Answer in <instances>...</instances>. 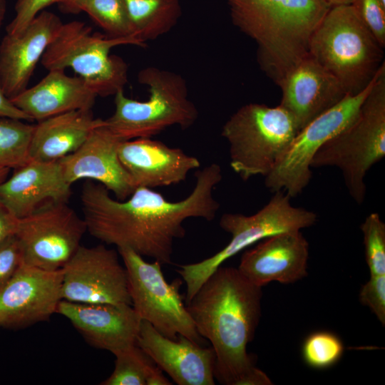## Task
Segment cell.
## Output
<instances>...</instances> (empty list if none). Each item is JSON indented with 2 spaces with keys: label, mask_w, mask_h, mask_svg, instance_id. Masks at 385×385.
<instances>
[{
  "label": "cell",
  "mask_w": 385,
  "mask_h": 385,
  "mask_svg": "<svg viewBox=\"0 0 385 385\" xmlns=\"http://www.w3.org/2000/svg\"><path fill=\"white\" fill-rule=\"evenodd\" d=\"M195 175L193 190L177 202L143 187L119 200L101 183L85 182L80 199L87 231L107 245L170 264L175 240L185 235L184 222L189 218L212 221L220 208L213 190L222 178L220 166L212 163Z\"/></svg>",
  "instance_id": "obj_1"
},
{
  "label": "cell",
  "mask_w": 385,
  "mask_h": 385,
  "mask_svg": "<svg viewBox=\"0 0 385 385\" xmlns=\"http://www.w3.org/2000/svg\"><path fill=\"white\" fill-rule=\"evenodd\" d=\"M262 297V287L237 268L221 265L186 304L197 332L214 349V376L220 384H272L247 351L260 319Z\"/></svg>",
  "instance_id": "obj_2"
},
{
  "label": "cell",
  "mask_w": 385,
  "mask_h": 385,
  "mask_svg": "<svg viewBox=\"0 0 385 385\" xmlns=\"http://www.w3.org/2000/svg\"><path fill=\"white\" fill-rule=\"evenodd\" d=\"M233 24L258 46L262 69L278 83L308 56L311 37L331 8L326 0H227Z\"/></svg>",
  "instance_id": "obj_3"
},
{
  "label": "cell",
  "mask_w": 385,
  "mask_h": 385,
  "mask_svg": "<svg viewBox=\"0 0 385 385\" xmlns=\"http://www.w3.org/2000/svg\"><path fill=\"white\" fill-rule=\"evenodd\" d=\"M383 47L352 5L332 6L313 33L309 54L342 85L362 91L384 63Z\"/></svg>",
  "instance_id": "obj_4"
},
{
  "label": "cell",
  "mask_w": 385,
  "mask_h": 385,
  "mask_svg": "<svg viewBox=\"0 0 385 385\" xmlns=\"http://www.w3.org/2000/svg\"><path fill=\"white\" fill-rule=\"evenodd\" d=\"M384 155L385 67L354 121L319 149L310 166L339 168L350 196L361 205L366 193V175Z\"/></svg>",
  "instance_id": "obj_5"
},
{
  "label": "cell",
  "mask_w": 385,
  "mask_h": 385,
  "mask_svg": "<svg viewBox=\"0 0 385 385\" xmlns=\"http://www.w3.org/2000/svg\"><path fill=\"white\" fill-rule=\"evenodd\" d=\"M138 78L148 86L149 98L138 101L119 91L115 95V111L105 120L106 128L120 141L151 138L173 125L188 128L197 120L198 111L181 76L147 67Z\"/></svg>",
  "instance_id": "obj_6"
},
{
  "label": "cell",
  "mask_w": 385,
  "mask_h": 385,
  "mask_svg": "<svg viewBox=\"0 0 385 385\" xmlns=\"http://www.w3.org/2000/svg\"><path fill=\"white\" fill-rule=\"evenodd\" d=\"M300 130L293 115L279 105L249 103L225 122L221 135L230 145V163L242 180L266 176Z\"/></svg>",
  "instance_id": "obj_7"
},
{
  "label": "cell",
  "mask_w": 385,
  "mask_h": 385,
  "mask_svg": "<svg viewBox=\"0 0 385 385\" xmlns=\"http://www.w3.org/2000/svg\"><path fill=\"white\" fill-rule=\"evenodd\" d=\"M120 45L145 46L135 36L112 38L93 33L84 22L63 24L43 53L41 63L48 71L72 68L98 96L115 95L128 80V66L123 58L110 55Z\"/></svg>",
  "instance_id": "obj_8"
},
{
  "label": "cell",
  "mask_w": 385,
  "mask_h": 385,
  "mask_svg": "<svg viewBox=\"0 0 385 385\" xmlns=\"http://www.w3.org/2000/svg\"><path fill=\"white\" fill-rule=\"evenodd\" d=\"M290 198L287 193L277 191L254 215L225 213L221 216L219 225L230 234L229 243L214 255L197 262L180 265L177 270L186 284V304L218 267L240 251L272 235L300 231L316 222L317 215L314 212L293 206Z\"/></svg>",
  "instance_id": "obj_9"
},
{
  "label": "cell",
  "mask_w": 385,
  "mask_h": 385,
  "mask_svg": "<svg viewBox=\"0 0 385 385\" xmlns=\"http://www.w3.org/2000/svg\"><path fill=\"white\" fill-rule=\"evenodd\" d=\"M118 252L127 272L132 307L141 320L170 339L181 335L203 344L205 339L197 332L179 292L182 280L168 283L158 261L148 262L128 247L118 248Z\"/></svg>",
  "instance_id": "obj_10"
},
{
  "label": "cell",
  "mask_w": 385,
  "mask_h": 385,
  "mask_svg": "<svg viewBox=\"0 0 385 385\" xmlns=\"http://www.w3.org/2000/svg\"><path fill=\"white\" fill-rule=\"evenodd\" d=\"M382 65L371 83L360 93L347 94L337 105L302 128L271 172L265 176L266 187L284 191L290 197L300 194L312 178L311 161L329 140L349 125L371 91Z\"/></svg>",
  "instance_id": "obj_11"
},
{
  "label": "cell",
  "mask_w": 385,
  "mask_h": 385,
  "mask_svg": "<svg viewBox=\"0 0 385 385\" xmlns=\"http://www.w3.org/2000/svg\"><path fill=\"white\" fill-rule=\"evenodd\" d=\"M87 231L68 202L50 200L19 219L16 236L22 264L41 270L61 269L81 246Z\"/></svg>",
  "instance_id": "obj_12"
},
{
  "label": "cell",
  "mask_w": 385,
  "mask_h": 385,
  "mask_svg": "<svg viewBox=\"0 0 385 385\" xmlns=\"http://www.w3.org/2000/svg\"><path fill=\"white\" fill-rule=\"evenodd\" d=\"M119 253L103 245L80 246L61 268L63 300L132 305L127 272Z\"/></svg>",
  "instance_id": "obj_13"
},
{
  "label": "cell",
  "mask_w": 385,
  "mask_h": 385,
  "mask_svg": "<svg viewBox=\"0 0 385 385\" xmlns=\"http://www.w3.org/2000/svg\"><path fill=\"white\" fill-rule=\"evenodd\" d=\"M62 270L48 271L21 263L0 290V327H26L56 313L61 297Z\"/></svg>",
  "instance_id": "obj_14"
},
{
  "label": "cell",
  "mask_w": 385,
  "mask_h": 385,
  "mask_svg": "<svg viewBox=\"0 0 385 385\" xmlns=\"http://www.w3.org/2000/svg\"><path fill=\"white\" fill-rule=\"evenodd\" d=\"M104 123L96 128L76 151L59 159L66 180L73 185L81 179L96 181L119 200L135 190L131 178L118 157L120 143Z\"/></svg>",
  "instance_id": "obj_15"
},
{
  "label": "cell",
  "mask_w": 385,
  "mask_h": 385,
  "mask_svg": "<svg viewBox=\"0 0 385 385\" xmlns=\"http://www.w3.org/2000/svg\"><path fill=\"white\" fill-rule=\"evenodd\" d=\"M135 344L178 385H214L215 361L212 347H203L184 336L176 340L160 334L141 320Z\"/></svg>",
  "instance_id": "obj_16"
},
{
  "label": "cell",
  "mask_w": 385,
  "mask_h": 385,
  "mask_svg": "<svg viewBox=\"0 0 385 385\" xmlns=\"http://www.w3.org/2000/svg\"><path fill=\"white\" fill-rule=\"evenodd\" d=\"M308 258L309 243L301 231L285 232L246 250L237 269L260 287L271 282L291 284L307 275Z\"/></svg>",
  "instance_id": "obj_17"
},
{
  "label": "cell",
  "mask_w": 385,
  "mask_h": 385,
  "mask_svg": "<svg viewBox=\"0 0 385 385\" xmlns=\"http://www.w3.org/2000/svg\"><path fill=\"white\" fill-rule=\"evenodd\" d=\"M63 24L43 11L19 35L6 34L0 43V86L9 99L27 88L35 68Z\"/></svg>",
  "instance_id": "obj_18"
},
{
  "label": "cell",
  "mask_w": 385,
  "mask_h": 385,
  "mask_svg": "<svg viewBox=\"0 0 385 385\" xmlns=\"http://www.w3.org/2000/svg\"><path fill=\"white\" fill-rule=\"evenodd\" d=\"M56 313L66 317L92 346L113 353L135 344L141 319L130 304L61 300Z\"/></svg>",
  "instance_id": "obj_19"
},
{
  "label": "cell",
  "mask_w": 385,
  "mask_h": 385,
  "mask_svg": "<svg viewBox=\"0 0 385 385\" xmlns=\"http://www.w3.org/2000/svg\"><path fill=\"white\" fill-rule=\"evenodd\" d=\"M278 85L282 92L279 105L293 115L300 130L347 95L340 82L309 55Z\"/></svg>",
  "instance_id": "obj_20"
},
{
  "label": "cell",
  "mask_w": 385,
  "mask_h": 385,
  "mask_svg": "<svg viewBox=\"0 0 385 385\" xmlns=\"http://www.w3.org/2000/svg\"><path fill=\"white\" fill-rule=\"evenodd\" d=\"M118 153L135 189H153L180 183L191 170L200 166L196 157L151 138L122 141Z\"/></svg>",
  "instance_id": "obj_21"
},
{
  "label": "cell",
  "mask_w": 385,
  "mask_h": 385,
  "mask_svg": "<svg viewBox=\"0 0 385 385\" xmlns=\"http://www.w3.org/2000/svg\"><path fill=\"white\" fill-rule=\"evenodd\" d=\"M0 184V201L18 219L50 200L68 202L71 185L57 161L29 160Z\"/></svg>",
  "instance_id": "obj_22"
},
{
  "label": "cell",
  "mask_w": 385,
  "mask_h": 385,
  "mask_svg": "<svg viewBox=\"0 0 385 385\" xmlns=\"http://www.w3.org/2000/svg\"><path fill=\"white\" fill-rule=\"evenodd\" d=\"M97 96L81 77L53 69L37 84L10 100L32 120L40 121L71 111L91 109Z\"/></svg>",
  "instance_id": "obj_23"
},
{
  "label": "cell",
  "mask_w": 385,
  "mask_h": 385,
  "mask_svg": "<svg viewBox=\"0 0 385 385\" xmlns=\"http://www.w3.org/2000/svg\"><path fill=\"white\" fill-rule=\"evenodd\" d=\"M104 120L91 109L58 114L34 125L29 147L30 160L53 162L76 151Z\"/></svg>",
  "instance_id": "obj_24"
},
{
  "label": "cell",
  "mask_w": 385,
  "mask_h": 385,
  "mask_svg": "<svg viewBox=\"0 0 385 385\" xmlns=\"http://www.w3.org/2000/svg\"><path fill=\"white\" fill-rule=\"evenodd\" d=\"M135 36L145 43L170 31L181 14L179 0H125Z\"/></svg>",
  "instance_id": "obj_25"
},
{
  "label": "cell",
  "mask_w": 385,
  "mask_h": 385,
  "mask_svg": "<svg viewBox=\"0 0 385 385\" xmlns=\"http://www.w3.org/2000/svg\"><path fill=\"white\" fill-rule=\"evenodd\" d=\"M34 125L0 117V167L16 169L29 160Z\"/></svg>",
  "instance_id": "obj_26"
},
{
  "label": "cell",
  "mask_w": 385,
  "mask_h": 385,
  "mask_svg": "<svg viewBox=\"0 0 385 385\" xmlns=\"http://www.w3.org/2000/svg\"><path fill=\"white\" fill-rule=\"evenodd\" d=\"M81 9L110 37H137L125 0H85Z\"/></svg>",
  "instance_id": "obj_27"
},
{
  "label": "cell",
  "mask_w": 385,
  "mask_h": 385,
  "mask_svg": "<svg viewBox=\"0 0 385 385\" xmlns=\"http://www.w3.org/2000/svg\"><path fill=\"white\" fill-rule=\"evenodd\" d=\"M113 354L115 356L114 370L102 385H145L148 375L157 366L135 344Z\"/></svg>",
  "instance_id": "obj_28"
},
{
  "label": "cell",
  "mask_w": 385,
  "mask_h": 385,
  "mask_svg": "<svg viewBox=\"0 0 385 385\" xmlns=\"http://www.w3.org/2000/svg\"><path fill=\"white\" fill-rule=\"evenodd\" d=\"M344 350L343 342L336 334L318 331L309 334L304 341L302 355L304 361L314 369H326L336 364Z\"/></svg>",
  "instance_id": "obj_29"
},
{
  "label": "cell",
  "mask_w": 385,
  "mask_h": 385,
  "mask_svg": "<svg viewBox=\"0 0 385 385\" xmlns=\"http://www.w3.org/2000/svg\"><path fill=\"white\" fill-rule=\"evenodd\" d=\"M361 230L370 276L385 274V224L377 212H372L361 225Z\"/></svg>",
  "instance_id": "obj_30"
},
{
  "label": "cell",
  "mask_w": 385,
  "mask_h": 385,
  "mask_svg": "<svg viewBox=\"0 0 385 385\" xmlns=\"http://www.w3.org/2000/svg\"><path fill=\"white\" fill-rule=\"evenodd\" d=\"M351 5L365 26L384 48L385 5L380 0H355Z\"/></svg>",
  "instance_id": "obj_31"
},
{
  "label": "cell",
  "mask_w": 385,
  "mask_h": 385,
  "mask_svg": "<svg viewBox=\"0 0 385 385\" xmlns=\"http://www.w3.org/2000/svg\"><path fill=\"white\" fill-rule=\"evenodd\" d=\"M62 0H17L15 16L6 26V34L19 35L28 27L36 16L44 9Z\"/></svg>",
  "instance_id": "obj_32"
},
{
  "label": "cell",
  "mask_w": 385,
  "mask_h": 385,
  "mask_svg": "<svg viewBox=\"0 0 385 385\" xmlns=\"http://www.w3.org/2000/svg\"><path fill=\"white\" fill-rule=\"evenodd\" d=\"M359 301L371 310L383 326L385 325V274L370 276L361 288Z\"/></svg>",
  "instance_id": "obj_33"
},
{
  "label": "cell",
  "mask_w": 385,
  "mask_h": 385,
  "mask_svg": "<svg viewBox=\"0 0 385 385\" xmlns=\"http://www.w3.org/2000/svg\"><path fill=\"white\" fill-rule=\"evenodd\" d=\"M22 263L21 250L16 235L0 245V290L11 279Z\"/></svg>",
  "instance_id": "obj_34"
},
{
  "label": "cell",
  "mask_w": 385,
  "mask_h": 385,
  "mask_svg": "<svg viewBox=\"0 0 385 385\" xmlns=\"http://www.w3.org/2000/svg\"><path fill=\"white\" fill-rule=\"evenodd\" d=\"M19 219L0 201V245L15 235Z\"/></svg>",
  "instance_id": "obj_35"
},
{
  "label": "cell",
  "mask_w": 385,
  "mask_h": 385,
  "mask_svg": "<svg viewBox=\"0 0 385 385\" xmlns=\"http://www.w3.org/2000/svg\"><path fill=\"white\" fill-rule=\"evenodd\" d=\"M0 117H7L31 121L32 119L18 108L4 93L0 86Z\"/></svg>",
  "instance_id": "obj_36"
},
{
  "label": "cell",
  "mask_w": 385,
  "mask_h": 385,
  "mask_svg": "<svg viewBox=\"0 0 385 385\" xmlns=\"http://www.w3.org/2000/svg\"><path fill=\"white\" fill-rule=\"evenodd\" d=\"M172 383L163 375V371L156 366L148 375L145 385H170Z\"/></svg>",
  "instance_id": "obj_37"
},
{
  "label": "cell",
  "mask_w": 385,
  "mask_h": 385,
  "mask_svg": "<svg viewBox=\"0 0 385 385\" xmlns=\"http://www.w3.org/2000/svg\"><path fill=\"white\" fill-rule=\"evenodd\" d=\"M85 0H62L58 4L59 9L63 13L77 14L81 12V6Z\"/></svg>",
  "instance_id": "obj_38"
},
{
  "label": "cell",
  "mask_w": 385,
  "mask_h": 385,
  "mask_svg": "<svg viewBox=\"0 0 385 385\" xmlns=\"http://www.w3.org/2000/svg\"><path fill=\"white\" fill-rule=\"evenodd\" d=\"M355 0H326V1L332 6L351 5Z\"/></svg>",
  "instance_id": "obj_39"
},
{
  "label": "cell",
  "mask_w": 385,
  "mask_h": 385,
  "mask_svg": "<svg viewBox=\"0 0 385 385\" xmlns=\"http://www.w3.org/2000/svg\"><path fill=\"white\" fill-rule=\"evenodd\" d=\"M6 11V0H0V29L4 21Z\"/></svg>",
  "instance_id": "obj_40"
},
{
  "label": "cell",
  "mask_w": 385,
  "mask_h": 385,
  "mask_svg": "<svg viewBox=\"0 0 385 385\" xmlns=\"http://www.w3.org/2000/svg\"><path fill=\"white\" fill-rule=\"evenodd\" d=\"M10 172V168L0 167V184L6 180Z\"/></svg>",
  "instance_id": "obj_41"
},
{
  "label": "cell",
  "mask_w": 385,
  "mask_h": 385,
  "mask_svg": "<svg viewBox=\"0 0 385 385\" xmlns=\"http://www.w3.org/2000/svg\"><path fill=\"white\" fill-rule=\"evenodd\" d=\"M383 4L385 5V0H380Z\"/></svg>",
  "instance_id": "obj_42"
}]
</instances>
